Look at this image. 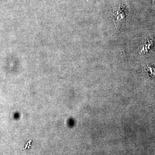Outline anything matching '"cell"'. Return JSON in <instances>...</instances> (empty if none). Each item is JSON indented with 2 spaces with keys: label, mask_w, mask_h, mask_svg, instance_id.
Here are the masks:
<instances>
[{
  "label": "cell",
  "mask_w": 155,
  "mask_h": 155,
  "mask_svg": "<svg viewBox=\"0 0 155 155\" xmlns=\"http://www.w3.org/2000/svg\"><path fill=\"white\" fill-rule=\"evenodd\" d=\"M154 44V40L153 38H149L144 41L140 48V53L141 54H145L151 50Z\"/></svg>",
  "instance_id": "cell-2"
},
{
  "label": "cell",
  "mask_w": 155,
  "mask_h": 155,
  "mask_svg": "<svg viewBox=\"0 0 155 155\" xmlns=\"http://www.w3.org/2000/svg\"><path fill=\"white\" fill-rule=\"evenodd\" d=\"M129 15V8L126 3L121 2L116 4L112 14L116 29H120L126 26Z\"/></svg>",
  "instance_id": "cell-1"
}]
</instances>
